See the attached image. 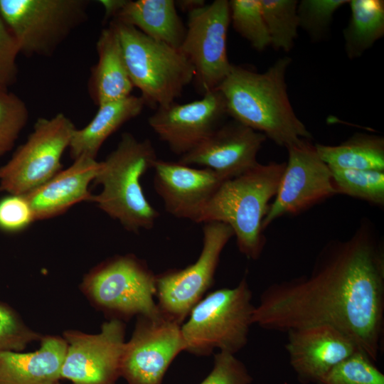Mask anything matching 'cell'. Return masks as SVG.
<instances>
[{
	"instance_id": "cell-1",
	"label": "cell",
	"mask_w": 384,
	"mask_h": 384,
	"mask_svg": "<svg viewBox=\"0 0 384 384\" xmlns=\"http://www.w3.org/2000/svg\"><path fill=\"white\" fill-rule=\"evenodd\" d=\"M252 323L282 332L330 325L377 361L384 325V251L370 221L348 239L326 243L309 274L269 285Z\"/></svg>"
},
{
	"instance_id": "cell-2",
	"label": "cell",
	"mask_w": 384,
	"mask_h": 384,
	"mask_svg": "<svg viewBox=\"0 0 384 384\" xmlns=\"http://www.w3.org/2000/svg\"><path fill=\"white\" fill-rule=\"evenodd\" d=\"M291 62L289 57L279 58L262 73L233 65L216 89L229 117L285 148L312 137L288 96L286 74Z\"/></svg>"
},
{
	"instance_id": "cell-3",
	"label": "cell",
	"mask_w": 384,
	"mask_h": 384,
	"mask_svg": "<svg viewBox=\"0 0 384 384\" xmlns=\"http://www.w3.org/2000/svg\"><path fill=\"white\" fill-rule=\"evenodd\" d=\"M286 162L258 163L225 181L202 210L197 223L220 222L233 231L240 252L257 260L265 245L262 223L275 196Z\"/></svg>"
},
{
	"instance_id": "cell-4",
	"label": "cell",
	"mask_w": 384,
	"mask_h": 384,
	"mask_svg": "<svg viewBox=\"0 0 384 384\" xmlns=\"http://www.w3.org/2000/svg\"><path fill=\"white\" fill-rule=\"evenodd\" d=\"M157 159L150 140L122 133L117 147L100 161L93 182L102 188L91 201L129 232L151 229L159 213L146 199L141 178Z\"/></svg>"
},
{
	"instance_id": "cell-5",
	"label": "cell",
	"mask_w": 384,
	"mask_h": 384,
	"mask_svg": "<svg viewBox=\"0 0 384 384\" xmlns=\"http://www.w3.org/2000/svg\"><path fill=\"white\" fill-rule=\"evenodd\" d=\"M110 25L119 37L134 87L139 90L145 104L157 108L175 102L195 76L179 48L118 21L111 20Z\"/></svg>"
},
{
	"instance_id": "cell-6",
	"label": "cell",
	"mask_w": 384,
	"mask_h": 384,
	"mask_svg": "<svg viewBox=\"0 0 384 384\" xmlns=\"http://www.w3.org/2000/svg\"><path fill=\"white\" fill-rule=\"evenodd\" d=\"M244 277L234 288L210 292L191 309L181 325L184 351L207 356L215 348L233 354L245 347L255 306Z\"/></svg>"
},
{
	"instance_id": "cell-7",
	"label": "cell",
	"mask_w": 384,
	"mask_h": 384,
	"mask_svg": "<svg viewBox=\"0 0 384 384\" xmlns=\"http://www.w3.org/2000/svg\"><path fill=\"white\" fill-rule=\"evenodd\" d=\"M80 289L90 302L110 319L122 321L134 316L157 317L154 300L156 275L134 255H116L90 270Z\"/></svg>"
},
{
	"instance_id": "cell-8",
	"label": "cell",
	"mask_w": 384,
	"mask_h": 384,
	"mask_svg": "<svg viewBox=\"0 0 384 384\" xmlns=\"http://www.w3.org/2000/svg\"><path fill=\"white\" fill-rule=\"evenodd\" d=\"M87 0H0L19 52L48 57L87 19Z\"/></svg>"
},
{
	"instance_id": "cell-9",
	"label": "cell",
	"mask_w": 384,
	"mask_h": 384,
	"mask_svg": "<svg viewBox=\"0 0 384 384\" xmlns=\"http://www.w3.org/2000/svg\"><path fill=\"white\" fill-rule=\"evenodd\" d=\"M63 113L40 117L26 141L0 167V190L24 195L62 170L61 159L75 129Z\"/></svg>"
},
{
	"instance_id": "cell-10",
	"label": "cell",
	"mask_w": 384,
	"mask_h": 384,
	"mask_svg": "<svg viewBox=\"0 0 384 384\" xmlns=\"http://www.w3.org/2000/svg\"><path fill=\"white\" fill-rule=\"evenodd\" d=\"M203 224V246L197 260L184 269L156 275L159 309L180 325L213 284L220 254L234 236L231 228L223 223Z\"/></svg>"
},
{
	"instance_id": "cell-11",
	"label": "cell",
	"mask_w": 384,
	"mask_h": 384,
	"mask_svg": "<svg viewBox=\"0 0 384 384\" xmlns=\"http://www.w3.org/2000/svg\"><path fill=\"white\" fill-rule=\"evenodd\" d=\"M188 14L179 50L193 66L196 87L203 95L216 90L233 66L227 52L229 1L215 0Z\"/></svg>"
},
{
	"instance_id": "cell-12",
	"label": "cell",
	"mask_w": 384,
	"mask_h": 384,
	"mask_svg": "<svg viewBox=\"0 0 384 384\" xmlns=\"http://www.w3.org/2000/svg\"><path fill=\"white\" fill-rule=\"evenodd\" d=\"M287 149L288 160L264 218V230L278 218L297 215L337 194L331 170L315 145L302 139Z\"/></svg>"
},
{
	"instance_id": "cell-13",
	"label": "cell",
	"mask_w": 384,
	"mask_h": 384,
	"mask_svg": "<svg viewBox=\"0 0 384 384\" xmlns=\"http://www.w3.org/2000/svg\"><path fill=\"white\" fill-rule=\"evenodd\" d=\"M67 343L61 378L73 384H115L121 376V360L125 343L123 321L110 319L97 334L65 330Z\"/></svg>"
},
{
	"instance_id": "cell-14",
	"label": "cell",
	"mask_w": 384,
	"mask_h": 384,
	"mask_svg": "<svg viewBox=\"0 0 384 384\" xmlns=\"http://www.w3.org/2000/svg\"><path fill=\"white\" fill-rule=\"evenodd\" d=\"M183 351L180 324L163 314L138 316L124 346L121 376L128 384H161L170 364Z\"/></svg>"
},
{
	"instance_id": "cell-15",
	"label": "cell",
	"mask_w": 384,
	"mask_h": 384,
	"mask_svg": "<svg viewBox=\"0 0 384 384\" xmlns=\"http://www.w3.org/2000/svg\"><path fill=\"white\" fill-rule=\"evenodd\" d=\"M228 117L225 99L218 90H215L191 102H174L157 107L148 123L160 140L173 153L181 156L226 122Z\"/></svg>"
},
{
	"instance_id": "cell-16",
	"label": "cell",
	"mask_w": 384,
	"mask_h": 384,
	"mask_svg": "<svg viewBox=\"0 0 384 384\" xmlns=\"http://www.w3.org/2000/svg\"><path fill=\"white\" fill-rule=\"evenodd\" d=\"M266 137L234 119L225 122L179 162L211 169L223 180L237 177L255 166Z\"/></svg>"
},
{
	"instance_id": "cell-17",
	"label": "cell",
	"mask_w": 384,
	"mask_h": 384,
	"mask_svg": "<svg viewBox=\"0 0 384 384\" xmlns=\"http://www.w3.org/2000/svg\"><path fill=\"white\" fill-rule=\"evenodd\" d=\"M285 348L299 381L317 383L334 366L360 351L346 334L327 324L309 326L287 332Z\"/></svg>"
},
{
	"instance_id": "cell-18",
	"label": "cell",
	"mask_w": 384,
	"mask_h": 384,
	"mask_svg": "<svg viewBox=\"0 0 384 384\" xmlns=\"http://www.w3.org/2000/svg\"><path fill=\"white\" fill-rule=\"evenodd\" d=\"M154 186L166 210L174 217L197 223L206 204L225 181L211 169L157 159Z\"/></svg>"
},
{
	"instance_id": "cell-19",
	"label": "cell",
	"mask_w": 384,
	"mask_h": 384,
	"mask_svg": "<svg viewBox=\"0 0 384 384\" xmlns=\"http://www.w3.org/2000/svg\"><path fill=\"white\" fill-rule=\"evenodd\" d=\"M99 167L100 161L96 159L81 156L70 166L24 194L36 220L58 216L78 203L91 201L93 195L89 186L94 181Z\"/></svg>"
},
{
	"instance_id": "cell-20",
	"label": "cell",
	"mask_w": 384,
	"mask_h": 384,
	"mask_svg": "<svg viewBox=\"0 0 384 384\" xmlns=\"http://www.w3.org/2000/svg\"><path fill=\"white\" fill-rule=\"evenodd\" d=\"M105 18L132 26L147 36L179 48L186 27L174 0H101Z\"/></svg>"
},
{
	"instance_id": "cell-21",
	"label": "cell",
	"mask_w": 384,
	"mask_h": 384,
	"mask_svg": "<svg viewBox=\"0 0 384 384\" xmlns=\"http://www.w3.org/2000/svg\"><path fill=\"white\" fill-rule=\"evenodd\" d=\"M67 343L63 336H42L32 352H0V384H58Z\"/></svg>"
},
{
	"instance_id": "cell-22",
	"label": "cell",
	"mask_w": 384,
	"mask_h": 384,
	"mask_svg": "<svg viewBox=\"0 0 384 384\" xmlns=\"http://www.w3.org/2000/svg\"><path fill=\"white\" fill-rule=\"evenodd\" d=\"M97 61L89 80L90 95L98 107L131 95L134 85L125 64L121 43L114 28H104L96 44Z\"/></svg>"
},
{
	"instance_id": "cell-23",
	"label": "cell",
	"mask_w": 384,
	"mask_h": 384,
	"mask_svg": "<svg viewBox=\"0 0 384 384\" xmlns=\"http://www.w3.org/2000/svg\"><path fill=\"white\" fill-rule=\"evenodd\" d=\"M145 105L141 96L131 95L99 106L85 127L75 129L68 147L71 158L75 160L84 155L96 159L107 139L124 123L140 114Z\"/></svg>"
},
{
	"instance_id": "cell-24",
	"label": "cell",
	"mask_w": 384,
	"mask_h": 384,
	"mask_svg": "<svg viewBox=\"0 0 384 384\" xmlns=\"http://www.w3.org/2000/svg\"><path fill=\"white\" fill-rule=\"evenodd\" d=\"M314 145L330 169L384 171V139L381 136L357 133L338 145Z\"/></svg>"
},
{
	"instance_id": "cell-25",
	"label": "cell",
	"mask_w": 384,
	"mask_h": 384,
	"mask_svg": "<svg viewBox=\"0 0 384 384\" xmlns=\"http://www.w3.org/2000/svg\"><path fill=\"white\" fill-rule=\"evenodd\" d=\"M351 17L343 30L344 47L350 59L361 57L384 35V1L351 0Z\"/></svg>"
},
{
	"instance_id": "cell-26",
	"label": "cell",
	"mask_w": 384,
	"mask_h": 384,
	"mask_svg": "<svg viewBox=\"0 0 384 384\" xmlns=\"http://www.w3.org/2000/svg\"><path fill=\"white\" fill-rule=\"evenodd\" d=\"M270 38V46L289 52L298 36V1L296 0H260Z\"/></svg>"
},
{
	"instance_id": "cell-27",
	"label": "cell",
	"mask_w": 384,
	"mask_h": 384,
	"mask_svg": "<svg viewBox=\"0 0 384 384\" xmlns=\"http://www.w3.org/2000/svg\"><path fill=\"white\" fill-rule=\"evenodd\" d=\"M331 170L337 194L347 195L378 206L384 205V171Z\"/></svg>"
},
{
	"instance_id": "cell-28",
	"label": "cell",
	"mask_w": 384,
	"mask_h": 384,
	"mask_svg": "<svg viewBox=\"0 0 384 384\" xmlns=\"http://www.w3.org/2000/svg\"><path fill=\"white\" fill-rule=\"evenodd\" d=\"M230 18L235 31L257 51L270 46L260 0L229 1Z\"/></svg>"
},
{
	"instance_id": "cell-29",
	"label": "cell",
	"mask_w": 384,
	"mask_h": 384,
	"mask_svg": "<svg viewBox=\"0 0 384 384\" xmlns=\"http://www.w3.org/2000/svg\"><path fill=\"white\" fill-rule=\"evenodd\" d=\"M316 384H384V375L358 351L334 366Z\"/></svg>"
},
{
	"instance_id": "cell-30",
	"label": "cell",
	"mask_w": 384,
	"mask_h": 384,
	"mask_svg": "<svg viewBox=\"0 0 384 384\" xmlns=\"http://www.w3.org/2000/svg\"><path fill=\"white\" fill-rule=\"evenodd\" d=\"M348 0H302L298 2L299 27L313 41L324 40L330 33L334 13Z\"/></svg>"
},
{
	"instance_id": "cell-31",
	"label": "cell",
	"mask_w": 384,
	"mask_h": 384,
	"mask_svg": "<svg viewBox=\"0 0 384 384\" xmlns=\"http://www.w3.org/2000/svg\"><path fill=\"white\" fill-rule=\"evenodd\" d=\"M28 119L23 100L8 90L0 92V156L13 148Z\"/></svg>"
},
{
	"instance_id": "cell-32",
	"label": "cell",
	"mask_w": 384,
	"mask_h": 384,
	"mask_svg": "<svg viewBox=\"0 0 384 384\" xmlns=\"http://www.w3.org/2000/svg\"><path fill=\"white\" fill-rule=\"evenodd\" d=\"M41 337L25 324L14 309L0 302V352L22 351Z\"/></svg>"
},
{
	"instance_id": "cell-33",
	"label": "cell",
	"mask_w": 384,
	"mask_h": 384,
	"mask_svg": "<svg viewBox=\"0 0 384 384\" xmlns=\"http://www.w3.org/2000/svg\"><path fill=\"white\" fill-rule=\"evenodd\" d=\"M252 378L235 354L220 351L215 354L211 372L200 384H250Z\"/></svg>"
},
{
	"instance_id": "cell-34",
	"label": "cell",
	"mask_w": 384,
	"mask_h": 384,
	"mask_svg": "<svg viewBox=\"0 0 384 384\" xmlns=\"http://www.w3.org/2000/svg\"><path fill=\"white\" fill-rule=\"evenodd\" d=\"M35 220L33 210L24 195L11 194L0 201L1 230L19 232Z\"/></svg>"
},
{
	"instance_id": "cell-35",
	"label": "cell",
	"mask_w": 384,
	"mask_h": 384,
	"mask_svg": "<svg viewBox=\"0 0 384 384\" xmlns=\"http://www.w3.org/2000/svg\"><path fill=\"white\" fill-rule=\"evenodd\" d=\"M19 53L17 43L0 15V75L11 84L16 77Z\"/></svg>"
},
{
	"instance_id": "cell-36",
	"label": "cell",
	"mask_w": 384,
	"mask_h": 384,
	"mask_svg": "<svg viewBox=\"0 0 384 384\" xmlns=\"http://www.w3.org/2000/svg\"><path fill=\"white\" fill-rule=\"evenodd\" d=\"M175 4L176 7L188 14L206 4L205 0H178L175 1Z\"/></svg>"
},
{
	"instance_id": "cell-37",
	"label": "cell",
	"mask_w": 384,
	"mask_h": 384,
	"mask_svg": "<svg viewBox=\"0 0 384 384\" xmlns=\"http://www.w3.org/2000/svg\"><path fill=\"white\" fill-rule=\"evenodd\" d=\"M11 83L0 75V92L8 90V87Z\"/></svg>"
},
{
	"instance_id": "cell-38",
	"label": "cell",
	"mask_w": 384,
	"mask_h": 384,
	"mask_svg": "<svg viewBox=\"0 0 384 384\" xmlns=\"http://www.w3.org/2000/svg\"><path fill=\"white\" fill-rule=\"evenodd\" d=\"M58 384H60V383H58Z\"/></svg>"
}]
</instances>
